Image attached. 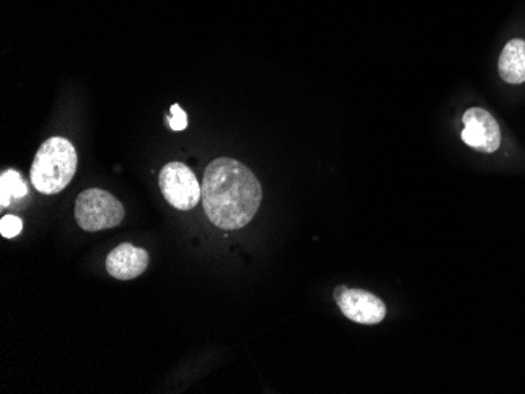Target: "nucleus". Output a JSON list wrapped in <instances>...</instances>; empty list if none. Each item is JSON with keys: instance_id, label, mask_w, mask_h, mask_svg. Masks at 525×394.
Masks as SVG:
<instances>
[{"instance_id": "obj_1", "label": "nucleus", "mask_w": 525, "mask_h": 394, "mask_svg": "<svg viewBox=\"0 0 525 394\" xmlns=\"http://www.w3.org/2000/svg\"><path fill=\"white\" fill-rule=\"evenodd\" d=\"M263 190L249 167L230 157L214 159L206 167L202 183L205 214L222 230L249 225L260 209Z\"/></svg>"}, {"instance_id": "obj_2", "label": "nucleus", "mask_w": 525, "mask_h": 394, "mask_svg": "<svg viewBox=\"0 0 525 394\" xmlns=\"http://www.w3.org/2000/svg\"><path fill=\"white\" fill-rule=\"evenodd\" d=\"M78 170V153L70 140L51 137L38 148L30 168V181L43 195L60 194Z\"/></svg>"}, {"instance_id": "obj_3", "label": "nucleus", "mask_w": 525, "mask_h": 394, "mask_svg": "<svg viewBox=\"0 0 525 394\" xmlns=\"http://www.w3.org/2000/svg\"><path fill=\"white\" fill-rule=\"evenodd\" d=\"M74 217L84 231L111 230L125 219L122 203L103 189H87L79 194L74 205Z\"/></svg>"}, {"instance_id": "obj_4", "label": "nucleus", "mask_w": 525, "mask_h": 394, "mask_svg": "<svg viewBox=\"0 0 525 394\" xmlns=\"http://www.w3.org/2000/svg\"><path fill=\"white\" fill-rule=\"evenodd\" d=\"M159 187L167 203L180 211L199 205L202 186L191 168L181 162H169L159 173Z\"/></svg>"}, {"instance_id": "obj_5", "label": "nucleus", "mask_w": 525, "mask_h": 394, "mask_svg": "<svg viewBox=\"0 0 525 394\" xmlns=\"http://www.w3.org/2000/svg\"><path fill=\"white\" fill-rule=\"evenodd\" d=\"M334 297L338 307L349 321L357 322V324L376 325L386 318V303L364 289H348L346 286H338Z\"/></svg>"}, {"instance_id": "obj_6", "label": "nucleus", "mask_w": 525, "mask_h": 394, "mask_svg": "<svg viewBox=\"0 0 525 394\" xmlns=\"http://www.w3.org/2000/svg\"><path fill=\"white\" fill-rule=\"evenodd\" d=\"M461 139L466 145L481 153H496L502 143V132L496 118L488 110L472 107L463 115Z\"/></svg>"}, {"instance_id": "obj_7", "label": "nucleus", "mask_w": 525, "mask_h": 394, "mask_svg": "<svg viewBox=\"0 0 525 394\" xmlns=\"http://www.w3.org/2000/svg\"><path fill=\"white\" fill-rule=\"evenodd\" d=\"M150 256L147 250L140 249L136 245L120 244L115 247L106 258V269L112 278L117 280H133L140 277L147 270Z\"/></svg>"}, {"instance_id": "obj_8", "label": "nucleus", "mask_w": 525, "mask_h": 394, "mask_svg": "<svg viewBox=\"0 0 525 394\" xmlns=\"http://www.w3.org/2000/svg\"><path fill=\"white\" fill-rule=\"evenodd\" d=\"M499 73L503 81L518 85L525 82V40L508 41L499 59Z\"/></svg>"}, {"instance_id": "obj_9", "label": "nucleus", "mask_w": 525, "mask_h": 394, "mask_svg": "<svg viewBox=\"0 0 525 394\" xmlns=\"http://www.w3.org/2000/svg\"><path fill=\"white\" fill-rule=\"evenodd\" d=\"M29 192L26 181L16 170H7L0 178V206L7 208L13 200H21Z\"/></svg>"}, {"instance_id": "obj_10", "label": "nucleus", "mask_w": 525, "mask_h": 394, "mask_svg": "<svg viewBox=\"0 0 525 394\" xmlns=\"http://www.w3.org/2000/svg\"><path fill=\"white\" fill-rule=\"evenodd\" d=\"M24 223L23 220L16 216H4L0 220V234L5 239H13L23 231Z\"/></svg>"}, {"instance_id": "obj_11", "label": "nucleus", "mask_w": 525, "mask_h": 394, "mask_svg": "<svg viewBox=\"0 0 525 394\" xmlns=\"http://www.w3.org/2000/svg\"><path fill=\"white\" fill-rule=\"evenodd\" d=\"M170 114L172 115L167 117V121H169L170 128L173 131H183V129L188 128V115L178 104H173Z\"/></svg>"}]
</instances>
